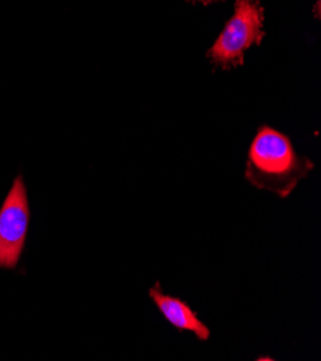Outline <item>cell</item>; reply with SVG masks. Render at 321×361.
Listing matches in <instances>:
<instances>
[{"label": "cell", "mask_w": 321, "mask_h": 361, "mask_svg": "<svg viewBox=\"0 0 321 361\" xmlns=\"http://www.w3.org/2000/svg\"><path fill=\"white\" fill-rule=\"evenodd\" d=\"M313 169L314 163L296 152L287 135L264 126L249 147L245 178L254 188L285 199Z\"/></svg>", "instance_id": "1"}, {"label": "cell", "mask_w": 321, "mask_h": 361, "mask_svg": "<svg viewBox=\"0 0 321 361\" xmlns=\"http://www.w3.org/2000/svg\"><path fill=\"white\" fill-rule=\"evenodd\" d=\"M264 36V8L258 0H235L232 18L206 56L213 65L224 71L242 66L246 51L253 47H260Z\"/></svg>", "instance_id": "2"}, {"label": "cell", "mask_w": 321, "mask_h": 361, "mask_svg": "<svg viewBox=\"0 0 321 361\" xmlns=\"http://www.w3.org/2000/svg\"><path fill=\"white\" fill-rule=\"evenodd\" d=\"M29 204L22 177H18L0 209V268L18 265L26 240Z\"/></svg>", "instance_id": "3"}, {"label": "cell", "mask_w": 321, "mask_h": 361, "mask_svg": "<svg viewBox=\"0 0 321 361\" xmlns=\"http://www.w3.org/2000/svg\"><path fill=\"white\" fill-rule=\"evenodd\" d=\"M149 295L155 301L162 315L174 329L179 331H190L200 341L209 340L210 330L198 318L196 312L185 301H182L181 298L166 295L159 282L150 288Z\"/></svg>", "instance_id": "4"}, {"label": "cell", "mask_w": 321, "mask_h": 361, "mask_svg": "<svg viewBox=\"0 0 321 361\" xmlns=\"http://www.w3.org/2000/svg\"><path fill=\"white\" fill-rule=\"evenodd\" d=\"M188 2H192V4H203V5H209V4H213V2H219V0H188Z\"/></svg>", "instance_id": "5"}]
</instances>
